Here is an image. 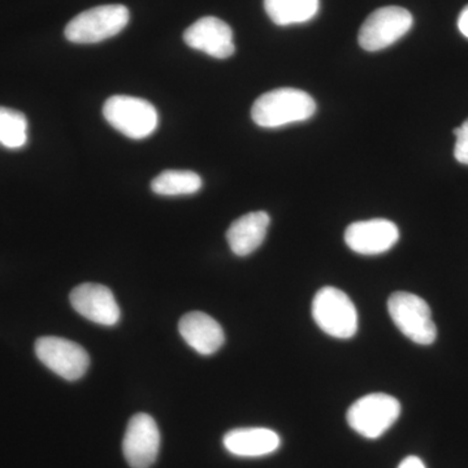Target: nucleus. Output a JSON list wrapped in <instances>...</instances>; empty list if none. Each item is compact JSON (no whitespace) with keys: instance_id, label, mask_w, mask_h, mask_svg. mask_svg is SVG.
<instances>
[{"instance_id":"1","label":"nucleus","mask_w":468,"mask_h":468,"mask_svg":"<svg viewBox=\"0 0 468 468\" xmlns=\"http://www.w3.org/2000/svg\"><path fill=\"white\" fill-rule=\"evenodd\" d=\"M315 111V101L306 91L282 88L261 95L252 104L251 117L261 128H280L306 122Z\"/></svg>"},{"instance_id":"2","label":"nucleus","mask_w":468,"mask_h":468,"mask_svg":"<svg viewBox=\"0 0 468 468\" xmlns=\"http://www.w3.org/2000/svg\"><path fill=\"white\" fill-rule=\"evenodd\" d=\"M125 5H109L90 8L68 23L64 34L69 42L91 45L112 38L125 29L129 23Z\"/></svg>"},{"instance_id":"3","label":"nucleus","mask_w":468,"mask_h":468,"mask_svg":"<svg viewBox=\"0 0 468 468\" xmlns=\"http://www.w3.org/2000/svg\"><path fill=\"white\" fill-rule=\"evenodd\" d=\"M313 318L326 335L347 340L358 331V313L346 292L325 286L313 301Z\"/></svg>"},{"instance_id":"4","label":"nucleus","mask_w":468,"mask_h":468,"mask_svg":"<svg viewBox=\"0 0 468 468\" xmlns=\"http://www.w3.org/2000/svg\"><path fill=\"white\" fill-rule=\"evenodd\" d=\"M104 119L132 140H144L158 128V112L150 101L129 95H113L103 107Z\"/></svg>"},{"instance_id":"5","label":"nucleus","mask_w":468,"mask_h":468,"mask_svg":"<svg viewBox=\"0 0 468 468\" xmlns=\"http://www.w3.org/2000/svg\"><path fill=\"white\" fill-rule=\"evenodd\" d=\"M388 311L394 325L412 343L431 345L437 338L432 311L426 301L409 292H396L388 300Z\"/></svg>"},{"instance_id":"6","label":"nucleus","mask_w":468,"mask_h":468,"mask_svg":"<svg viewBox=\"0 0 468 468\" xmlns=\"http://www.w3.org/2000/svg\"><path fill=\"white\" fill-rule=\"evenodd\" d=\"M401 403L385 393H371L354 402L347 410V423L366 439H378L399 420Z\"/></svg>"},{"instance_id":"7","label":"nucleus","mask_w":468,"mask_h":468,"mask_svg":"<svg viewBox=\"0 0 468 468\" xmlns=\"http://www.w3.org/2000/svg\"><path fill=\"white\" fill-rule=\"evenodd\" d=\"M414 18L408 9L389 5L378 8L360 27L358 42L363 50H384L411 29Z\"/></svg>"},{"instance_id":"8","label":"nucleus","mask_w":468,"mask_h":468,"mask_svg":"<svg viewBox=\"0 0 468 468\" xmlns=\"http://www.w3.org/2000/svg\"><path fill=\"white\" fill-rule=\"evenodd\" d=\"M36 354L46 367L68 381H76L84 377L90 366L88 351L66 338H38Z\"/></svg>"},{"instance_id":"9","label":"nucleus","mask_w":468,"mask_h":468,"mask_svg":"<svg viewBox=\"0 0 468 468\" xmlns=\"http://www.w3.org/2000/svg\"><path fill=\"white\" fill-rule=\"evenodd\" d=\"M160 432L150 415L137 414L129 420L122 452L132 468H150L158 458Z\"/></svg>"},{"instance_id":"10","label":"nucleus","mask_w":468,"mask_h":468,"mask_svg":"<svg viewBox=\"0 0 468 468\" xmlns=\"http://www.w3.org/2000/svg\"><path fill=\"white\" fill-rule=\"evenodd\" d=\"M399 228L387 218L356 221L345 232V242L350 250L360 255L384 254L399 242Z\"/></svg>"},{"instance_id":"11","label":"nucleus","mask_w":468,"mask_h":468,"mask_svg":"<svg viewBox=\"0 0 468 468\" xmlns=\"http://www.w3.org/2000/svg\"><path fill=\"white\" fill-rule=\"evenodd\" d=\"M70 304L73 309L97 324L112 326L122 316L113 292L107 286L86 282L70 292Z\"/></svg>"},{"instance_id":"12","label":"nucleus","mask_w":468,"mask_h":468,"mask_svg":"<svg viewBox=\"0 0 468 468\" xmlns=\"http://www.w3.org/2000/svg\"><path fill=\"white\" fill-rule=\"evenodd\" d=\"M184 41L194 50L205 52L215 58H228L236 51L230 27L218 17H202L187 27Z\"/></svg>"},{"instance_id":"13","label":"nucleus","mask_w":468,"mask_h":468,"mask_svg":"<svg viewBox=\"0 0 468 468\" xmlns=\"http://www.w3.org/2000/svg\"><path fill=\"white\" fill-rule=\"evenodd\" d=\"M178 331L185 343L202 356L217 353L226 341L221 325L201 311H192L184 315L178 323Z\"/></svg>"},{"instance_id":"14","label":"nucleus","mask_w":468,"mask_h":468,"mask_svg":"<svg viewBox=\"0 0 468 468\" xmlns=\"http://www.w3.org/2000/svg\"><path fill=\"white\" fill-rule=\"evenodd\" d=\"M223 443L230 454L257 458L275 452L282 445V439L268 428H237L226 433Z\"/></svg>"},{"instance_id":"15","label":"nucleus","mask_w":468,"mask_h":468,"mask_svg":"<svg viewBox=\"0 0 468 468\" xmlns=\"http://www.w3.org/2000/svg\"><path fill=\"white\" fill-rule=\"evenodd\" d=\"M270 223V215L264 211L250 212L234 220L227 230L230 250L239 257L250 255L263 243Z\"/></svg>"},{"instance_id":"16","label":"nucleus","mask_w":468,"mask_h":468,"mask_svg":"<svg viewBox=\"0 0 468 468\" xmlns=\"http://www.w3.org/2000/svg\"><path fill=\"white\" fill-rule=\"evenodd\" d=\"M319 5V0H264L268 16L280 27L313 20L318 14Z\"/></svg>"},{"instance_id":"17","label":"nucleus","mask_w":468,"mask_h":468,"mask_svg":"<svg viewBox=\"0 0 468 468\" xmlns=\"http://www.w3.org/2000/svg\"><path fill=\"white\" fill-rule=\"evenodd\" d=\"M202 187L201 176L192 171L169 169L156 176L151 183V190L158 196H192Z\"/></svg>"},{"instance_id":"18","label":"nucleus","mask_w":468,"mask_h":468,"mask_svg":"<svg viewBox=\"0 0 468 468\" xmlns=\"http://www.w3.org/2000/svg\"><path fill=\"white\" fill-rule=\"evenodd\" d=\"M27 143V120L20 111L0 107V144L17 150Z\"/></svg>"},{"instance_id":"19","label":"nucleus","mask_w":468,"mask_h":468,"mask_svg":"<svg viewBox=\"0 0 468 468\" xmlns=\"http://www.w3.org/2000/svg\"><path fill=\"white\" fill-rule=\"evenodd\" d=\"M457 143L454 147V156L457 162L468 165V119L458 128L452 131Z\"/></svg>"},{"instance_id":"20","label":"nucleus","mask_w":468,"mask_h":468,"mask_svg":"<svg viewBox=\"0 0 468 468\" xmlns=\"http://www.w3.org/2000/svg\"><path fill=\"white\" fill-rule=\"evenodd\" d=\"M399 468H427L426 464L423 463V461L420 458L414 457V455H410V457L405 458L399 463Z\"/></svg>"},{"instance_id":"21","label":"nucleus","mask_w":468,"mask_h":468,"mask_svg":"<svg viewBox=\"0 0 468 468\" xmlns=\"http://www.w3.org/2000/svg\"><path fill=\"white\" fill-rule=\"evenodd\" d=\"M458 29L468 38V5L462 9L460 17H458Z\"/></svg>"}]
</instances>
